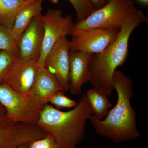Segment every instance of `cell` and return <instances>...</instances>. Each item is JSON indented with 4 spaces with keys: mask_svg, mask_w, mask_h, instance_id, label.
<instances>
[{
    "mask_svg": "<svg viewBox=\"0 0 148 148\" xmlns=\"http://www.w3.org/2000/svg\"><path fill=\"white\" fill-rule=\"evenodd\" d=\"M36 0H0V24L12 29L17 14Z\"/></svg>",
    "mask_w": 148,
    "mask_h": 148,
    "instance_id": "obj_15",
    "label": "cell"
},
{
    "mask_svg": "<svg viewBox=\"0 0 148 148\" xmlns=\"http://www.w3.org/2000/svg\"><path fill=\"white\" fill-rule=\"evenodd\" d=\"M119 30L98 28L72 36L70 50L92 54L102 52L116 38Z\"/></svg>",
    "mask_w": 148,
    "mask_h": 148,
    "instance_id": "obj_9",
    "label": "cell"
},
{
    "mask_svg": "<svg viewBox=\"0 0 148 148\" xmlns=\"http://www.w3.org/2000/svg\"><path fill=\"white\" fill-rule=\"evenodd\" d=\"M28 148H60L51 136L48 135L41 139L34 140L29 143Z\"/></svg>",
    "mask_w": 148,
    "mask_h": 148,
    "instance_id": "obj_21",
    "label": "cell"
},
{
    "mask_svg": "<svg viewBox=\"0 0 148 148\" xmlns=\"http://www.w3.org/2000/svg\"><path fill=\"white\" fill-rule=\"evenodd\" d=\"M44 136L43 130L36 123L11 120L0 104V148H17Z\"/></svg>",
    "mask_w": 148,
    "mask_h": 148,
    "instance_id": "obj_6",
    "label": "cell"
},
{
    "mask_svg": "<svg viewBox=\"0 0 148 148\" xmlns=\"http://www.w3.org/2000/svg\"><path fill=\"white\" fill-rule=\"evenodd\" d=\"M138 1L144 4H147L148 3V0H138Z\"/></svg>",
    "mask_w": 148,
    "mask_h": 148,
    "instance_id": "obj_25",
    "label": "cell"
},
{
    "mask_svg": "<svg viewBox=\"0 0 148 148\" xmlns=\"http://www.w3.org/2000/svg\"><path fill=\"white\" fill-rule=\"evenodd\" d=\"M76 13L75 24L81 22L94 11L90 0H68Z\"/></svg>",
    "mask_w": 148,
    "mask_h": 148,
    "instance_id": "obj_18",
    "label": "cell"
},
{
    "mask_svg": "<svg viewBox=\"0 0 148 148\" xmlns=\"http://www.w3.org/2000/svg\"><path fill=\"white\" fill-rule=\"evenodd\" d=\"M29 143H26V144H23V145H21L19 146L17 148H28V145H29Z\"/></svg>",
    "mask_w": 148,
    "mask_h": 148,
    "instance_id": "obj_23",
    "label": "cell"
},
{
    "mask_svg": "<svg viewBox=\"0 0 148 148\" xmlns=\"http://www.w3.org/2000/svg\"><path fill=\"white\" fill-rule=\"evenodd\" d=\"M40 15L33 18L18 40L19 58L35 59L38 62L39 59L44 36Z\"/></svg>",
    "mask_w": 148,
    "mask_h": 148,
    "instance_id": "obj_11",
    "label": "cell"
},
{
    "mask_svg": "<svg viewBox=\"0 0 148 148\" xmlns=\"http://www.w3.org/2000/svg\"><path fill=\"white\" fill-rule=\"evenodd\" d=\"M93 56L87 52L70 50L69 91L72 95H79L83 85L89 82L90 66Z\"/></svg>",
    "mask_w": 148,
    "mask_h": 148,
    "instance_id": "obj_12",
    "label": "cell"
},
{
    "mask_svg": "<svg viewBox=\"0 0 148 148\" xmlns=\"http://www.w3.org/2000/svg\"><path fill=\"white\" fill-rule=\"evenodd\" d=\"M42 1L36 0L27 5L19 12L12 28L13 34L18 41L33 18L42 14Z\"/></svg>",
    "mask_w": 148,
    "mask_h": 148,
    "instance_id": "obj_14",
    "label": "cell"
},
{
    "mask_svg": "<svg viewBox=\"0 0 148 148\" xmlns=\"http://www.w3.org/2000/svg\"><path fill=\"white\" fill-rule=\"evenodd\" d=\"M137 10L132 0H110L84 20L75 23L71 35L73 36L98 28L120 30L123 22Z\"/></svg>",
    "mask_w": 148,
    "mask_h": 148,
    "instance_id": "obj_4",
    "label": "cell"
},
{
    "mask_svg": "<svg viewBox=\"0 0 148 148\" xmlns=\"http://www.w3.org/2000/svg\"><path fill=\"white\" fill-rule=\"evenodd\" d=\"M39 1H40L42 2V1H44V0H39ZM48 1H49L51 2L52 3L57 4L59 2L60 0H48Z\"/></svg>",
    "mask_w": 148,
    "mask_h": 148,
    "instance_id": "obj_24",
    "label": "cell"
},
{
    "mask_svg": "<svg viewBox=\"0 0 148 148\" xmlns=\"http://www.w3.org/2000/svg\"><path fill=\"white\" fill-rule=\"evenodd\" d=\"M59 91L62 90L55 77L44 66L38 65L29 95L45 106L49 99Z\"/></svg>",
    "mask_w": 148,
    "mask_h": 148,
    "instance_id": "obj_13",
    "label": "cell"
},
{
    "mask_svg": "<svg viewBox=\"0 0 148 148\" xmlns=\"http://www.w3.org/2000/svg\"><path fill=\"white\" fill-rule=\"evenodd\" d=\"M56 108L60 110L61 108H71L75 107L78 103L70 99L65 95L62 91L56 92L49 99L48 103Z\"/></svg>",
    "mask_w": 148,
    "mask_h": 148,
    "instance_id": "obj_19",
    "label": "cell"
},
{
    "mask_svg": "<svg viewBox=\"0 0 148 148\" xmlns=\"http://www.w3.org/2000/svg\"><path fill=\"white\" fill-rule=\"evenodd\" d=\"M93 112L86 93L70 111H61L52 105L45 106L36 123L54 139L60 148H76L85 136L88 120Z\"/></svg>",
    "mask_w": 148,
    "mask_h": 148,
    "instance_id": "obj_3",
    "label": "cell"
},
{
    "mask_svg": "<svg viewBox=\"0 0 148 148\" xmlns=\"http://www.w3.org/2000/svg\"><path fill=\"white\" fill-rule=\"evenodd\" d=\"M85 93L92 109L93 116L97 119H103L107 116L112 106L108 95L94 88L88 90Z\"/></svg>",
    "mask_w": 148,
    "mask_h": 148,
    "instance_id": "obj_16",
    "label": "cell"
},
{
    "mask_svg": "<svg viewBox=\"0 0 148 148\" xmlns=\"http://www.w3.org/2000/svg\"><path fill=\"white\" fill-rule=\"evenodd\" d=\"M16 57L5 51H0V84H2L6 74Z\"/></svg>",
    "mask_w": 148,
    "mask_h": 148,
    "instance_id": "obj_20",
    "label": "cell"
},
{
    "mask_svg": "<svg viewBox=\"0 0 148 148\" xmlns=\"http://www.w3.org/2000/svg\"><path fill=\"white\" fill-rule=\"evenodd\" d=\"M117 101L103 119L92 115L90 120L95 132L116 143H125L141 136L137 125V114L131 105L133 92L132 80L121 71L116 70L113 77Z\"/></svg>",
    "mask_w": 148,
    "mask_h": 148,
    "instance_id": "obj_1",
    "label": "cell"
},
{
    "mask_svg": "<svg viewBox=\"0 0 148 148\" xmlns=\"http://www.w3.org/2000/svg\"><path fill=\"white\" fill-rule=\"evenodd\" d=\"M70 49V41L64 37L51 49L44 61L45 67L55 77L64 93L69 91Z\"/></svg>",
    "mask_w": 148,
    "mask_h": 148,
    "instance_id": "obj_8",
    "label": "cell"
},
{
    "mask_svg": "<svg viewBox=\"0 0 148 148\" xmlns=\"http://www.w3.org/2000/svg\"><path fill=\"white\" fill-rule=\"evenodd\" d=\"M110 0H90L94 11L103 7Z\"/></svg>",
    "mask_w": 148,
    "mask_h": 148,
    "instance_id": "obj_22",
    "label": "cell"
},
{
    "mask_svg": "<svg viewBox=\"0 0 148 148\" xmlns=\"http://www.w3.org/2000/svg\"><path fill=\"white\" fill-rule=\"evenodd\" d=\"M148 18L138 10L122 25L115 40L101 53L93 54L90 66L89 82L92 88L108 96L114 90L113 77L118 67L122 66L128 54V43L132 32Z\"/></svg>",
    "mask_w": 148,
    "mask_h": 148,
    "instance_id": "obj_2",
    "label": "cell"
},
{
    "mask_svg": "<svg viewBox=\"0 0 148 148\" xmlns=\"http://www.w3.org/2000/svg\"><path fill=\"white\" fill-rule=\"evenodd\" d=\"M3 50L19 58L18 41L13 34L12 29L0 24V51Z\"/></svg>",
    "mask_w": 148,
    "mask_h": 148,
    "instance_id": "obj_17",
    "label": "cell"
},
{
    "mask_svg": "<svg viewBox=\"0 0 148 148\" xmlns=\"http://www.w3.org/2000/svg\"><path fill=\"white\" fill-rule=\"evenodd\" d=\"M38 61L16 58L4 78V84L14 92L29 95L34 80Z\"/></svg>",
    "mask_w": 148,
    "mask_h": 148,
    "instance_id": "obj_10",
    "label": "cell"
},
{
    "mask_svg": "<svg viewBox=\"0 0 148 148\" xmlns=\"http://www.w3.org/2000/svg\"><path fill=\"white\" fill-rule=\"evenodd\" d=\"M0 104L11 120L29 123H36L45 106L29 94L14 92L4 84H0Z\"/></svg>",
    "mask_w": 148,
    "mask_h": 148,
    "instance_id": "obj_5",
    "label": "cell"
},
{
    "mask_svg": "<svg viewBox=\"0 0 148 148\" xmlns=\"http://www.w3.org/2000/svg\"><path fill=\"white\" fill-rule=\"evenodd\" d=\"M44 29L43 42L38 64L44 66L47 55L58 41L71 35L75 23L71 15L63 16L60 9H49L40 16Z\"/></svg>",
    "mask_w": 148,
    "mask_h": 148,
    "instance_id": "obj_7",
    "label": "cell"
}]
</instances>
